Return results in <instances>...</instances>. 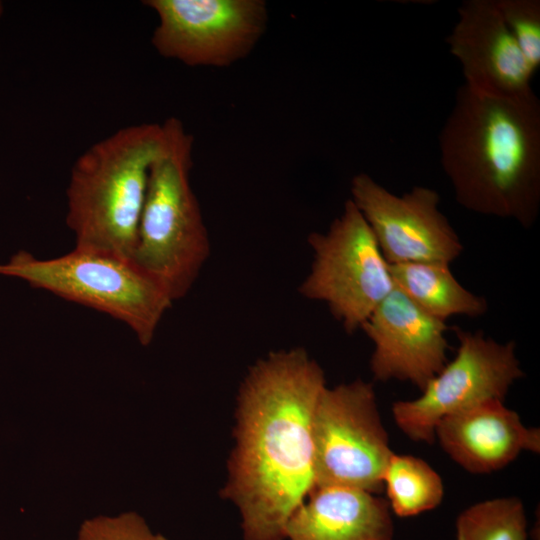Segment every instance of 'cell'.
Segmentation results:
<instances>
[{
    "instance_id": "6da1fadb",
    "label": "cell",
    "mask_w": 540,
    "mask_h": 540,
    "mask_svg": "<svg viewBox=\"0 0 540 540\" xmlns=\"http://www.w3.org/2000/svg\"><path fill=\"white\" fill-rule=\"evenodd\" d=\"M325 387L323 369L301 347L269 353L241 383L221 497L238 508L243 540H285L316 487L313 416Z\"/></svg>"
},
{
    "instance_id": "7a4b0ae2",
    "label": "cell",
    "mask_w": 540,
    "mask_h": 540,
    "mask_svg": "<svg viewBox=\"0 0 540 540\" xmlns=\"http://www.w3.org/2000/svg\"><path fill=\"white\" fill-rule=\"evenodd\" d=\"M440 162L455 200L476 214L531 228L540 210V101L465 84L438 137Z\"/></svg>"
},
{
    "instance_id": "3957f363",
    "label": "cell",
    "mask_w": 540,
    "mask_h": 540,
    "mask_svg": "<svg viewBox=\"0 0 540 540\" xmlns=\"http://www.w3.org/2000/svg\"><path fill=\"white\" fill-rule=\"evenodd\" d=\"M162 123L123 127L87 148L72 166L66 223L75 248L131 260Z\"/></svg>"
},
{
    "instance_id": "277c9868",
    "label": "cell",
    "mask_w": 540,
    "mask_h": 540,
    "mask_svg": "<svg viewBox=\"0 0 540 540\" xmlns=\"http://www.w3.org/2000/svg\"><path fill=\"white\" fill-rule=\"evenodd\" d=\"M162 125L163 144L149 171L131 261L174 302L198 278L210 255V240L191 186L193 136L176 117Z\"/></svg>"
},
{
    "instance_id": "5b68a950",
    "label": "cell",
    "mask_w": 540,
    "mask_h": 540,
    "mask_svg": "<svg viewBox=\"0 0 540 540\" xmlns=\"http://www.w3.org/2000/svg\"><path fill=\"white\" fill-rule=\"evenodd\" d=\"M0 275L103 312L127 325L144 346L152 342L173 304L131 260L92 250L74 248L51 259L19 251L0 264Z\"/></svg>"
},
{
    "instance_id": "8992f818",
    "label": "cell",
    "mask_w": 540,
    "mask_h": 540,
    "mask_svg": "<svg viewBox=\"0 0 540 540\" xmlns=\"http://www.w3.org/2000/svg\"><path fill=\"white\" fill-rule=\"evenodd\" d=\"M307 241L313 260L298 291L306 299L326 304L344 330L352 334L393 290L389 264L350 199L326 232H312Z\"/></svg>"
},
{
    "instance_id": "52a82bcc",
    "label": "cell",
    "mask_w": 540,
    "mask_h": 540,
    "mask_svg": "<svg viewBox=\"0 0 540 540\" xmlns=\"http://www.w3.org/2000/svg\"><path fill=\"white\" fill-rule=\"evenodd\" d=\"M316 487L379 494L393 454L373 384L363 379L325 387L313 416Z\"/></svg>"
},
{
    "instance_id": "ba28073f",
    "label": "cell",
    "mask_w": 540,
    "mask_h": 540,
    "mask_svg": "<svg viewBox=\"0 0 540 540\" xmlns=\"http://www.w3.org/2000/svg\"><path fill=\"white\" fill-rule=\"evenodd\" d=\"M459 345L413 400L392 406L396 425L411 440L433 443L435 428L446 416L487 400H503L512 384L524 376L514 341L500 343L482 331L456 329Z\"/></svg>"
},
{
    "instance_id": "9c48e42d",
    "label": "cell",
    "mask_w": 540,
    "mask_h": 540,
    "mask_svg": "<svg viewBox=\"0 0 540 540\" xmlns=\"http://www.w3.org/2000/svg\"><path fill=\"white\" fill-rule=\"evenodd\" d=\"M157 16L151 44L189 67L226 68L246 58L266 32L264 0H145Z\"/></svg>"
},
{
    "instance_id": "30bf717a",
    "label": "cell",
    "mask_w": 540,
    "mask_h": 540,
    "mask_svg": "<svg viewBox=\"0 0 540 540\" xmlns=\"http://www.w3.org/2000/svg\"><path fill=\"white\" fill-rule=\"evenodd\" d=\"M350 193L388 264L450 265L461 255L463 245L439 209L436 190L414 186L396 195L367 173H358L351 179Z\"/></svg>"
},
{
    "instance_id": "8fae6325",
    "label": "cell",
    "mask_w": 540,
    "mask_h": 540,
    "mask_svg": "<svg viewBox=\"0 0 540 540\" xmlns=\"http://www.w3.org/2000/svg\"><path fill=\"white\" fill-rule=\"evenodd\" d=\"M361 330L374 345L370 369L377 381H408L422 390L447 362L446 322L424 312L396 286Z\"/></svg>"
},
{
    "instance_id": "7c38bea8",
    "label": "cell",
    "mask_w": 540,
    "mask_h": 540,
    "mask_svg": "<svg viewBox=\"0 0 540 540\" xmlns=\"http://www.w3.org/2000/svg\"><path fill=\"white\" fill-rule=\"evenodd\" d=\"M446 38L464 84L476 91L506 97L534 94V75L503 22L495 0H465Z\"/></svg>"
},
{
    "instance_id": "4fadbf2b",
    "label": "cell",
    "mask_w": 540,
    "mask_h": 540,
    "mask_svg": "<svg viewBox=\"0 0 540 540\" xmlns=\"http://www.w3.org/2000/svg\"><path fill=\"white\" fill-rule=\"evenodd\" d=\"M443 450L470 473L502 469L522 451L540 452V431L526 427L503 400H487L443 418L435 439Z\"/></svg>"
},
{
    "instance_id": "5bb4252c",
    "label": "cell",
    "mask_w": 540,
    "mask_h": 540,
    "mask_svg": "<svg viewBox=\"0 0 540 540\" xmlns=\"http://www.w3.org/2000/svg\"><path fill=\"white\" fill-rule=\"evenodd\" d=\"M387 500L346 487H315L290 518L287 540H393Z\"/></svg>"
},
{
    "instance_id": "9a60e30c",
    "label": "cell",
    "mask_w": 540,
    "mask_h": 540,
    "mask_svg": "<svg viewBox=\"0 0 540 540\" xmlns=\"http://www.w3.org/2000/svg\"><path fill=\"white\" fill-rule=\"evenodd\" d=\"M394 285L430 316L446 322L452 316L476 318L488 311L487 300L466 289L444 263L389 264Z\"/></svg>"
},
{
    "instance_id": "2e32d148",
    "label": "cell",
    "mask_w": 540,
    "mask_h": 540,
    "mask_svg": "<svg viewBox=\"0 0 540 540\" xmlns=\"http://www.w3.org/2000/svg\"><path fill=\"white\" fill-rule=\"evenodd\" d=\"M391 512L412 517L436 508L444 488L439 474L424 460L393 453L383 474V490Z\"/></svg>"
},
{
    "instance_id": "e0dca14e",
    "label": "cell",
    "mask_w": 540,
    "mask_h": 540,
    "mask_svg": "<svg viewBox=\"0 0 540 540\" xmlns=\"http://www.w3.org/2000/svg\"><path fill=\"white\" fill-rule=\"evenodd\" d=\"M457 540H527V520L517 497L476 503L459 514Z\"/></svg>"
},
{
    "instance_id": "ac0fdd59",
    "label": "cell",
    "mask_w": 540,
    "mask_h": 540,
    "mask_svg": "<svg viewBox=\"0 0 540 540\" xmlns=\"http://www.w3.org/2000/svg\"><path fill=\"white\" fill-rule=\"evenodd\" d=\"M508 31L535 73L540 66V1L495 0Z\"/></svg>"
},
{
    "instance_id": "d6986e66",
    "label": "cell",
    "mask_w": 540,
    "mask_h": 540,
    "mask_svg": "<svg viewBox=\"0 0 540 540\" xmlns=\"http://www.w3.org/2000/svg\"><path fill=\"white\" fill-rule=\"evenodd\" d=\"M76 540H168L153 532L145 520L135 512L118 516H97L85 520Z\"/></svg>"
},
{
    "instance_id": "ffe728a7",
    "label": "cell",
    "mask_w": 540,
    "mask_h": 540,
    "mask_svg": "<svg viewBox=\"0 0 540 540\" xmlns=\"http://www.w3.org/2000/svg\"><path fill=\"white\" fill-rule=\"evenodd\" d=\"M3 12H4V5L2 1H0V17L3 15Z\"/></svg>"
}]
</instances>
